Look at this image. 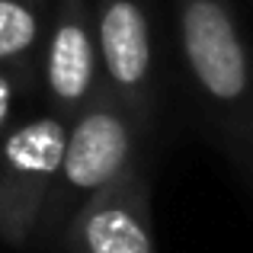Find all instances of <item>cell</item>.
Masks as SVG:
<instances>
[{"instance_id": "obj_4", "label": "cell", "mask_w": 253, "mask_h": 253, "mask_svg": "<svg viewBox=\"0 0 253 253\" xmlns=\"http://www.w3.org/2000/svg\"><path fill=\"white\" fill-rule=\"evenodd\" d=\"M103 81L138 125L157 128V45L151 0H90Z\"/></svg>"}, {"instance_id": "obj_2", "label": "cell", "mask_w": 253, "mask_h": 253, "mask_svg": "<svg viewBox=\"0 0 253 253\" xmlns=\"http://www.w3.org/2000/svg\"><path fill=\"white\" fill-rule=\"evenodd\" d=\"M148 148L151 135L103 81V86L68 119L64 151L39 218L36 247H55L68 218L96 192L148 161Z\"/></svg>"}, {"instance_id": "obj_6", "label": "cell", "mask_w": 253, "mask_h": 253, "mask_svg": "<svg viewBox=\"0 0 253 253\" xmlns=\"http://www.w3.org/2000/svg\"><path fill=\"white\" fill-rule=\"evenodd\" d=\"M55 250L61 253H157L151 221L148 161L84 202L68 218Z\"/></svg>"}, {"instance_id": "obj_3", "label": "cell", "mask_w": 253, "mask_h": 253, "mask_svg": "<svg viewBox=\"0 0 253 253\" xmlns=\"http://www.w3.org/2000/svg\"><path fill=\"white\" fill-rule=\"evenodd\" d=\"M68 119L51 109L26 112L0 138V241L36 247V231L64 151Z\"/></svg>"}, {"instance_id": "obj_5", "label": "cell", "mask_w": 253, "mask_h": 253, "mask_svg": "<svg viewBox=\"0 0 253 253\" xmlns=\"http://www.w3.org/2000/svg\"><path fill=\"white\" fill-rule=\"evenodd\" d=\"M36 68L42 106L64 119H71L103 86L90 0H51Z\"/></svg>"}, {"instance_id": "obj_1", "label": "cell", "mask_w": 253, "mask_h": 253, "mask_svg": "<svg viewBox=\"0 0 253 253\" xmlns=\"http://www.w3.org/2000/svg\"><path fill=\"white\" fill-rule=\"evenodd\" d=\"M176 55L211 141L253 189V48L231 0H173Z\"/></svg>"}, {"instance_id": "obj_7", "label": "cell", "mask_w": 253, "mask_h": 253, "mask_svg": "<svg viewBox=\"0 0 253 253\" xmlns=\"http://www.w3.org/2000/svg\"><path fill=\"white\" fill-rule=\"evenodd\" d=\"M51 0H0V64H36Z\"/></svg>"}, {"instance_id": "obj_8", "label": "cell", "mask_w": 253, "mask_h": 253, "mask_svg": "<svg viewBox=\"0 0 253 253\" xmlns=\"http://www.w3.org/2000/svg\"><path fill=\"white\" fill-rule=\"evenodd\" d=\"M39 86L36 64H0V138L23 119V103Z\"/></svg>"}]
</instances>
